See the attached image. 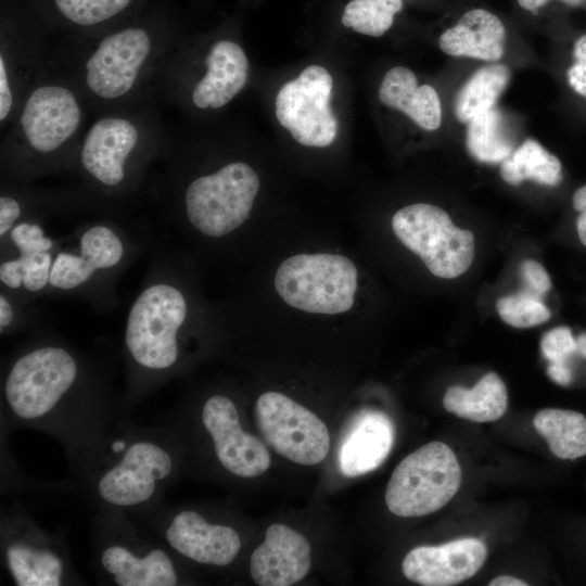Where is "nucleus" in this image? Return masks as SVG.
Here are the masks:
<instances>
[{
	"instance_id": "c756f323",
	"label": "nucleus",
	"mask_w": 586,
	"mask_h": 586,
	"mask_svg": "<svg viewBox=\"0 0 586 586\" xmlns=\"http://www.w3.org/2000/svg\"><path fill=\"white\" fill-rule=\"evenodd\" d=\"M135 0H52L63 18L84 37H95L102 33L101 26L117 20L133 4Z\"/></svg>"
},
{
	"instance_id": "b1692460",
	"label": "nucleus",
	"mask_w": 586,
	"mask_h": 586,
	"mask_svg": "<svg viewBox=\"0 0 586 586\" xmlns=\"http://www.w3.org/2000/svg\"><path fill=\"white\" fill-rule=\"evenodd\" d=\"M444 408L473 422L498 420L507 410L508 393L504 381L495 372L485 374L472 388L454 385L443 397Z\"/></svg>"
},
{
	"instance_id": "7c9ffc66",
	"label": "nucleus",
	"mask_w": 586,
	"mask_h": 586,
	"mask_svg": "<svg viewBox=\"0 0 586 586\" xmlns=\"http://www.w3.org/2000/svg\"><path fill=\"white\" fill-rule=\"evenodd\" d=\"M402 9V0H352L344 9L342 23L356 33L380 37L391 28Z\"/></svg>"
},
{
	"instance_id": "20e7f679",
	"label": "nucleus",
	"mask_w": 586,
	"mask_h": 586,
	"mask_svg": "<svg viewBox=\"0 0 586 586\" xmlns=\"http://www.w3.org/2000/svg\"><path fill=\"white\" fill-rule=\"evenodd\" d=\"M189 315V298L170 257H158L127 314L124 341L132 361L146 371L169 370L178 361Z\"/></svg>"
},
{
	"instance_id": "a878e982",
	"label": "nucleus",
	"mask_w": 586,
	"mask_h": 586,
	"mask_svg": "<svg viewBox=\"0 0 586 586\" xmlns=\"http://www.w3.org/2000/svg\"><path fill=\"white\" fill-rule=\"evenodd\" d=\"M466 144L482 163H501L514 151L511 129L502 113L493 107L468 122Z\"/></svg>"
},
{
	"instance_id": "7ed1b4c3",
	"label": "nucleus",
	"mask_w": 586,
	"mask_h": 586,
	"mask_svg": "<svg viewBox=\"0 0 586 586\" xmlns=\"http://www.w3.org/2000/svg\"><path fill=\"white\" fill-rule=\"evenodd\" d=\"M87 109L77 87L51 55L5 128L1 179L30 184L43 176L67 173L86 130Z\"/></svg>"
},
{
	"instance_id": "4c0bfd02",
	"label": "nucleus",
	"mask_w": 586,
	"mask_h": 586,
	"mask_svg": "<svg viewBox=\"0 0 586 586\" xmlns=\"http://www.w3.org/2000/svg\"><path fill=\"white\" fill-rule=\"evenodd\" d=\"M572 203L573 208L579 213L576 219L577 235L586 246V184L574 192Z\"/></svg>"
},
{
	"instance_id": "ea45409f",
	"label": "nucleus",
	"mask_w": 586,
	"mask_h": 586,
	"mask_svg": "<svg viewBox=\"0 0 586 586\" xmlns=\"http://www.w3.org/2000/svg\"><path fill=\"white\" fill-rule=\"evenodd\" d=\"M521 8L527 11H536L544 7L549 0H517ZM570 7H578L584 0H560Z\"/></svg>"
},
{
	"instance_id": "393cba45",
	"label": "nucleus",
	"mask_w": 586,
	"mask_h": 586,
	"mask_svg": "<svg viewBox=\"0 0 586 586\" xmlns=\"http://www.w3.org/2000/svg\"><path fill=\"white\" fill-rule=\"evenodd\" d=\"M533 423L559 459L575 460L586 456L585 415L569 409L545 408L535 415Z\"/></svg>"
},
{
	"instance_id": "79ce46f5",
	"label": "nucleus",
	"mask_w": 586,
	"mask_h": 586,
	"mask_svg": "<svg viewBox=\"0 0 586 586\" xmlns=\"http://www.w3.org/2000/svg\"><path fill=\"white\" fill-rule=\"evenodd\" d=\"M576 352L586 358V332L576 337Z\"/></svg>"
},
{
	"instance_id": "6e6552de",
	"label": "nucleus",
	"mask_w": 586,
	"mask_h": 586,
	"mask_svg": "<svg viewBox=\"0 0 586 586\" xmlns=\"http://www.w3.org/2000/svg\"><path fill=\"white\" fill-rule=\"evenodd\" d=\"M461 469L454 451L442 442L428 443L394 469L385 491L388 510L398 517L433 513L456 495Z\"/></svg>"
},
{
	"instance_id": "bb28decb",
	"label": "nucleus",
	"mask_w": 586,
	"mask_h": 586,
	"mask_svg": "<svg viewBox=\"0 0 586 586\" xmlns=\"http://www.w3.org/2000/svg\"><path fill=\"white\" fill-rule=\"evenodd\" d=\"M510 80L504 64H489L475 71L456 94L454 110L458 120L468 123L493 107Z\"/></svg>"
},
{
	"instance_id": "39448f33",
	"label": "nucleus",
	"mask_w": 586,
	"mask_h": 586,
	"mask_svg": "<svg viewBox=\"0 0 586 586\" xmlns=\"http://www.w3.org/2000/svg\"><path fill=\"white\" fill-rule=\"evenodd\" d=\"M256 171L245 162L231 161L218 169L162 184L167 216H182L186 224L209 239L237 231L250 217L259 190Z\"/></svg>"
},
{
	"instance_id": "f3484780",
	"label": "nucleus",
	"mask_w": 586,
	"mask_h": 586,
	"mask_svg": "<svg viewBox=\"0 0 586 586\" xmlns=\"http://www.w3.org/2000/svg\"><path fill=\"white\" fill-rule=\"evenodd\" d=\"M486 545L473 537L438 546H419L404 558L402 569L411 582L423 586H451L473 576L484 564Z\"/></svg>"
},
{
	"instance_id": "9b49d317",
	"label": "nucleus",
	"mask_w": 586,
	"mask_h": 586,
	"mask_svg": "<svg viewBox=\"0 0 586 586\" xmlns=\"http://www.w3.org/2000/svg\"><path fill=\"white\" fill-rule=\"evenodd\" d=\"M254 412L263 437L282 457L304 466L317 464L327 457V425L295 400L279 392H266L257 398Z\"/></svg>"
},
{
	"instance_id": "f257e3e1",
	"label": "nucleus",
	"mask_w": 586,
	"mask_h": 586,
	"mask_svg": "<svg viewBox=\"0 0 586 586\" xmlns=\"http://www.w3.org/2000/svg\"><path fill=\"white\" fill-rule=\"evenodd\" d=\"M166 136L154 101L98 114L67 171L80 207L112 213L135 198Z\"/></svg>"
},
{
	"instance_id": "e433bc0d",
	"label": "nucleus",
	"mask_w": 586,
	"mask_h": 586,
	"mask_svg": "<svg viewBox=\"0 0 586 586\" xmlns=\"http://www.w3.org/2000/svg\"><path fill=\"white\" fill-rule=\"evenodd\" d=\"M22 298L10 291H1L0 294V332L3 334L9 329H12L17 321H22L21 317Z\"/></svg>"
},
{
	"instance_id": "423d86ee",
	"label": "nucleus",
	"mask_w": 586,
	"mask_h": 586,
	"mask_svg": "<svg viewBox=\"0 0 586 586\" xmlns=\"http://www.w3.org/2000/svg\"><path fill=\"white\" fill-rule=\"evenodd\" d=\"M139 251L137 240L111 218L85 224L77 233V246L53 256L48 293L106 305L117 277Z\"/></svg>"
},
{
	"instance_id": "dca6fc26",
	"label": "nucleus",
	"mask_w": 586,
	"mask_h": 586,
	"mask_svg": "<svg viewBox=\"0 0 586 586\" xmlns=\"http://www.w3.org/2000/svg\"><path fill=\"white\" fill-rule=\"evenodd\" d=\"M52 49L39 37L2 27L0 38V125L7 128L36 77L49 65Z\"/></svg>"
},
{
	"instance_id": "a211bd4d",
	"label": "nucleus",
	"mask_w": 586,
	"mask_h": 586,
	"mask_svg": "<svg viewBox=\"0 0 586 586\" xmlns=\"http://www.w3.org/2000/svg\"><path fill=\"white\" fill-rule=\"evenodd\" d=\"M310 568V547L306 538L276 523L266 531L265 540L250 561L253 581L260 586H290L300 582Z\"/></svg>"
},
{
	"instance_id": "473e14b6",
	"label": "nucleus",
	"mask_w": 586,
	"mask_h": 586,
	"mask_svg": "<svg viewBox=\"0 0 586 586\" xmlns=\"http://www.w3.org/2000/svg\"><path fill=\"white\" fill-rule=\"evenodd\" d=\"M496 309L502 321L514 328H530L542 324L551 315L540 298L522 291L499 298L496 303Z\"/></svg>"
},
{
	"instance_id": "cd10ccee",
	"label": "nucleus",
	"mask_w": 586,
	"mask_h": 586,
	"mask_svg": "<svg viewBox=\"0 0 586 586\" xmlns=\"http://www.w3.org/2000/svg\"><path fill=\"white\" fill-rule=\"evenodd\" d=\"M561 170L559 158L533 139L525 140L500 166L502 179L513 186L524 180L557 186L562 180Z\"/></svg>"
},
{
	"instance_id": "4be33fe9",
	"label": "nucleus",
	"mask_w": 586,
	"mask_h": 586,
	"mask_svg": "<svg viewBox=\"0 0 586 586\" xmlns=\"http://www.w3.org/2000/svg\"><path fill=\"white\" fill-rule=\"evenodd\" d=\"M380 101L398 110L425 130H435L442 123V105L430 85L418 86L413 72L405 66L391 68L379 88Z\"/></svg>"
},
{
	"instance_id": "ddd939ff",
	"label": "nucleus",
	"mask_w": 586,
	"mask_h": 586,
	"mask_svg": "<svg viewBox=\"0 0 586 586\" xmlns=\"http://www.w3.org/2000/svg\"><path fill=\"white\" fill-rule=\"evenodd\" d=\"M201 75L165 98L168 103L195 110H218L244 88L249 60L243 48L231 39H217L206 50Z\"/></svg>"
},
{
	"instance_id": "aec40b11",
	"label": "nucleus",
	"mask_w": 586,
	"mask_h": 586,
	"mask_svg": "<svg viewBox=\"0 0 586 586\" xmlns=\"http://www.w3.org/2000/svg\"><path fill=\"white\" fill-rule=\"evenodd\" d=\"M394 425L382 411L362 410L347 428L340 445L339 466L348 477L375 470L388 456Z\"/></svg>"
},
{
	"instance_id": "c9c22d12",
	"label": "nucleus",
	"mask_w": 586,
	"mask_h": 586,
	"mask_svg": "<svg viewBox=\"0 0 586 586\" xmlns=\"http://www.w3.org/2000/svg\"><path fill=\"white\" fill-rule=\"evenodd\" d=\"M574 62L566 72L572 89L586 98V35L579 37L573 48Z\"/></svg>"
},
{
	"instance_id": "412c9836",
	"label": "nucleus",
	"mask_w": 586,
	"mask_h": 586,
	"mask_svg": "<svg viewBox=\"0 0 586 586\" xmlns=\"http://www.w3.org/2000/svg\"><path fill=\"white\" fill-rule=\"evenodd\" d=\"M505 39L506 28L495 14L473 9L441 35L438 44L444 53L453 56L495 62L505 53Z\"/></svg>"
},
{
	"instance_id": "f03ea898",
	"label": "nucleus",
	"mask_w": 586,
	"mask_h": 586,
	"mask_svg": "<svg viewBox=\"0 0 586 586\" xmlns=\"http://www.w3.org/2000/svg\"><path fill=\"white\" fill-rule=\"evenodd\" d=\"M52 49L53 62L98 114L154 101L161 74L175 48L169 34L127 25Z\"/></svg>"
},
{
	"instance_id": "f8f14e48",
	"label": "nucleus",
	"mask_w": 586,
	"mask_h": 586,
	"mask_svg": "<svg viewBox=\"0 0 586 586\" xmlns=\"http://www.w3.org/2000/svg\"><path fill=\"white\" fill-rule=\"evenodd\" d=\"M332 86V76L324 67L310 65L280 88L276 116L298 143L324 148L334 141L337 120L330 107Z\"/></svg>"
},
{
	"instance_id": "58836bf2",
	"label": "nucleus",
	"mask_w": 586,
	"mask_h": 586,
	"mask_svg": "<svg viewBox=\"0 0 586 586\" xmlns=\"http://www.w3.org/2000/svg\"><path fill=\"white\" fill-rule=\"evenodd\" d=\"M547 374L559 385H569L572 382V373L566 362H550Z\"/></svg>"
},
{
	"instance_id": "c85d7f7f",
	"label": "nucleus",
	"mask_w": 586,
	"mask_h": 586,
	"mask_svg": "<svg viewBox=\"0 0 586 586\" xmlns=\"http://www.w3.org/2000/svg\"><path fill=\"white\" fill-rule=\"evenodd\" d=\"M7 562L20 586H58L63 575L59 557L47 549L13 545L7 550Z\"/></svg>"
},
{
	"instance_id": "6ab92c4d",
	"label": "nucleus",
	"mask_w": 586,
	"mask_h": 586,
	"mask_svg": "<svg viewBox=\"0 0 586 586\" xmlns=\"http://www.w3.org/2000/svg\"><path fill=\"white\" fill-rule=\"evenodd\" d=\"M166 539L179 553L203 564H230L241 547L233 528L209 524L194 511L177 514L167 527Z\"/></svg>"
},
{
	"instance_id": "1a4fd4ad",
	"label": "nucleus",
	"mask_w": 586,
	"mask_h": 586,
	"mask_svg": "<svg viewBox=\"0 0 586 586\" xmlns=\"http://www.w3.org/2000/svg\"><path fill=\"white\" fill-rule=\"evenodd\" d=\"M392 229L398 240L438 278H457L473 262V233L456 227L438 206L426 203L404 206L394 214Z\"/></svg>"
},
{
	"instance_id": "5701e85b",
	"label": "nucleus",
	"mask_w": 586,
	"mask_h": 586,
	"mask_svg": "<svg viewBox=\"0 0 586 586\" xmlns=\"http://www.w3.org/2000/svg\"><path fill=\"white\" fill-rule=\"evenodd\" d=\"M101 563L119 586H174L178 582L171 560L161 549L139 558L127 548L111 546L103 551Z\"/></svg>"
},
{
	"instance_id": "72a5a7b5",
	"label": "nucleus",
	"mask_w": 586,
	"mask_h": 586,
	"mask_svg": "<svg viewBox=\"0 0 586 586\" xmlns=\"http://www.w3.org/2000/svg\"><path fill=\"white\" fill-rule=\"evenodd\" d=\"M540 349L550 362H566L576 352V339L568 327H558L544 334Z\"/></svg>"
},
{
	"instance_id": "a19ab883",
	"label": "nucleus",
	"mask_w": 586,
	"mask_h": 586,
	"mask_svg": "<svg viewBox=\"0 0 586 586\" xmlns=\"http://www.w3.org/2000/svg\"><path fill=\"white\" fill-rule=\"evenodd\" d=\"M488 585L489 586H526L527 583L510 575H500L492 579Z\"/></svg>"
},
{
	"instance_id": "f704fd0d",
	"label": "nucleus",
	"mask_w": 586,
	"mask_h": 586,
	"mask_svg": "<svg viewBox=\"0 0 586 586\" xmlns=\"http://www.w3.org/2000/svg\"><path fill=\"white\" fill-rule=\"evenodd\" d=\"M521 275L524 281L522 292L540 298L550 290L551 280L545 268L533 259H526L521 264Z\"/></svg>"
},
{
	"instance_id": "4468645a",
	"label": "nucleus",
	"mask_w": 586,
	"mask_h": 586,
	"mask_svg": "<svg viewBox=\"0 0 586 586\" xmlns=\"http://www.w3.org/2000/svg\"><path fill=\"white\" fill-rule=\"evenodd\" d=\"M202 421L209 433L216 456L232 474L255 477L270 466V455L254 435L244 432L234 403L224 395L209 397L202 410Z\"/></svg>"
},
{
	"instance_id": "2f4dec72",
	"label": "nucleus",
	"mask_w": 586,
	"mask_h": 586,
	"mask_svg": "<svg viewBox=\"0 0 586 586\" xmlns=\"http://www.w3.org/2000/svg\"><path fill=\"white\" fill-rule=\"evenodd\" d=\"M54 246L55 241L46 234L39 217H29L18 221L8 235L1 239V253L4 252L1 257L53 252Z\"/></svg>"
},
{
	"instance_id": "9d476101",
	"label": "nucleus",
	"mask_w": 586,
	"mask_h": 586,
	"mask_svg": "<svg viewBox=\"0 0 586 586\" xmlns=\"http://www.w3.org/2000/svg\"><path fill=\"white\" fill-rule=\"evenodd\" d=\"M79 368L63 346L41 345L24 353L11 366L4 396L12 411L23 419L47 415L75 385Z\"/></svg>"
},
{
	"instance_id": "0eeeda50",
	"label": "nucleus",
	"mask_w": 586,
	"mask_h": 586,
	"mask_svg": "<svg viewBox=\"0 0 586 586\" xmlns=\"http://www.w3.org/2000/svg\"><path fill=\"white\" fill-rule=\"evenodd\" d=\"M357 268L346 256L297 254L284 259L275 273V289L289 306L310 314L349 310L357 290Z\"/></svg>"
},
{
	"instance_id": "2eb2a0df",
	"label": "nucleus",
	"mask_w": 586,
	"mask_h": 586,
	"mask_svg": "<svg viewBox=\"0 0 586 586\" xmlns=\"http://www.w3.org/2000/svg\"><path fill=\"white\" fill-rule=\"evenodd\" d=\"M173 462L169 454L151 442L129 446L123 459L99 481L101 498L115 506H133L149 500L156 482L167 477Z\"/></svg>"
}]
</instances>
